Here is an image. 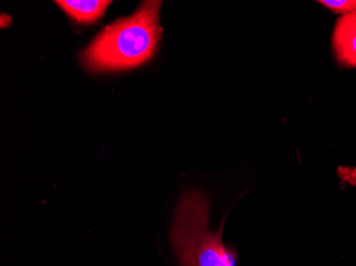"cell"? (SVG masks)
Listing matches in <instances>:
<instances>
[{
	"label": "cell",
	"mask_w": 356,
	"mask_h": 266,
	"mask_svg": "<svg viewBox=\"0 0 356 266\" xmlns=\"http://www.w3.org/2000/svg\"><path fill=\"white\" fill-rule=\"evenodd\" d=\"M163 1L145 0L133 15L104 28L80 53L86 69L95 73L135 69L155 57L163 27Z\"/></svg>",
	"instance_id": "6da1fadb"
},
{
	"label": "cell",
	"mask_w": 356,
	"mask_h": 266,
	"mask_svg": "<svg viewBox=\"0 0 356 266\" xmlns=\"http://www.w3.org/2000/svg\"><path fill=\"white\" fill-rule=\"evenodd\" d=\"M209 196L201 191L184 194L174 217L171 242L181 266H236L238 255L222 241L224 221L209 229Z\"/></svg>",
	"instance_id": "7a4b0ae2"
},
{
	"label": "cell",
	"mask_w": 356,
	"mask_h": 266,
	"mask_svg": "<svg viewBox=\"0 0 356 266\" xmlns=\"http://www.w3.org/2000/svg\"><path fill=\"white\" fill-rule=\"evenodd\" d=\"M332 46L336 59L341 65L356 69V11L337 19Z\"/></svg>",
	"instance_id": "3957f363"
},
{
	"label": "cell",
	"mask_w": 356,
	"mask_h": 266,
	"mask_svg": "<svg viewBox=\"0 0 356 266\" xmlns=\"http://www.w3.org/2000/svg\"><path fill=\"white\" fill-rule=\"evenodd\" d=\"M64 13L79 25H91L105 15L109 0H59L56 1Z\"/></svg>",
	"instance_id": "277c9868"
},
{
	"label": "cell",
	"mask_w": 356,
	"mask_h": 266,
	"mask_svg": "<svg viewBox=\"0 0 356 266\" xmlns=\"http://www.w3.org/2000/svg\"><path fill=\"white\" fill-rule=\"evenodd\" d=\"M319 3L331 11L343 14V15L356 11V0H323V1H319Z\"/></svg>",
	"instance_id": "5b68a950"
}]
</instances>
